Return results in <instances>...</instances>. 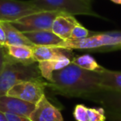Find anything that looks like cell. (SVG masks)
I'll use <instances>...</instances> for the list:
<instances>
[{"label": "cell", "mask_w": 121, "mask_h": 121, "mask_svg": "<svg viewBox=\"0 0 121 121\" xmlns=\"http://www.w3.org/2000/svg\"><path fill=\"white\" fill-rule=\"evenodd\" d=\"M95 33V32H91L87 28L84 27L83 25H81L80 22H78L76 26L74 27V28L71 31V38L70 40H80V39H84L88 37H91Z\"/></svg>", "instance_id": "20"}, {"label": "cell", "mask_w": 121, "mask_h": 121, "mask_svg": "<svg viewBox=\"0 0 121 121\" xmlns=\"http://www.w3.org/2000/svg\"><path fill=\"white\" fill-rule=\"evenodd\" d=\"M110 1L116 4H121V0H110Z\"/></svg>", "instance_id": "26"}, {"label": "cell", "mask_w": 121, "mask_h": 121, "mask_svg": "<svg viewBox=\"0 0 121 121\" xmlns=\"http://www.w3.org/2000/svg\"><path fill=\"white\" fill-rule=\"evenodd\" d=\"M9 121H31V119L28 117L25 116H20L16 115V114H5Z\"/></svg>", "instance_id": "22"}, {"label": "cell", "mask_w": 121, "mask_h": 121, "mask_svg": "<svg viewBox=\"0 0 121 121\" xmlns=\"http://www.w3.org/2000/svg\"><path fill=\"white\" fill-rule=\"evenodd\" d=\"M43 79L38 67V62L27 63L13 60L9 56L0 73V96L5 95L9 89L19 82Z\"/></svg>", "instance_id": "3"}, {"label": "cell", "mask_w": 121, "mask_h": 121, "mask_svg": "<svg viewBox=\"0 0 121 121\" xmlns=\"http://www.w3.org/2000/svg\"><path fill=\"white\" fill-rule=\"evenodd\" d=\"M0 47H4V46H2V45H1V44H0Z\"/></svg>", "instance_id": "27"}, {"label": "cell", "mask_w": 121, "mask_h": 121, "mask_svg": "<svg viewBox=\"0 0 121 121\" xmlns=\"http://www.w3.org/2000/svg\"><path fill=\"white\" fill-rule=\"evenodd\" d=\"M41 12L30 0H0V21L12 22L25 16Z\"/></svg>", "instance_id": "7"}, {"label": "cell", "mask_w": 121, "mask_h": 121, "mask_svg": "<svg viewBox=\"0 0 121 121\" xmlns=\"http://www.w3.org/2000/svg\"><path fill=\"white\" fill-rule=\"evenodd\" d=\"M40 11H56L71 15H85L101 17L83 0H30Z\"/></svg>", "instance_id": "4"}, {"label": "cell", "mask_w": 121, "mask_h": 121, "mask_svg": "<svg viewBox=\"0 0 121 121\" xmlns=\"http://www.w3.org/2000/svg\"><path fill=\"white\" fill-rule=\"evenodd\" d=\"M29 119L31 121H64L60 109L48 100L46 95L36 104Z\"/></svg>", "instance_id": "9"}, {"label": "cell", "mask_w": 121, "mask_h": 121, "mask_svg": "<svg viewBox=\"0 0 121 121\" xmlns=\"http://www.w3.org/2000/svg\"><path fill=\"white\" fill-rule=\"evenodd\" d=\"M33 55L37 62L54 60L63 56H68L72 59L75 56L72 50L60 48L57 46H34Z\"/></svg>", "instance_id": "11"}, {"label": "cell", "mask_w": 121, "mask_h": 121, "mask_svg": "<svg viewBox=\"0 0 121 121\" xmlns=\"http://www.w3.org/2000/svg\"><path fill=\"white\" fill-rule=\"evenodd\" d=\"M47 84L45 79L24 81L13 86L6 95L36 104L45 95Z\"/></svg>", "instance_id": "6"}, {"label": "cell", "mask_w": 121, "mask_h": 121, "mask_svg": "<svg viewBox=\"0 0 121 121\" xmlns=\"http://www.w3.org/2000/svg\"><path fill=\"white\" fill-rule=\"evenodd\" d=\"M36 104H34L7 95L0 96V111L4 114H16L29 118Z\"/></svg>", "instance_id": "10"}, {"label": "cell", "mask_w": 121, "mask_h": 121, "mask_svg": "<svg viewBox=\"0 0 121 121\" xmlns=\"http://www.w3.org/2000/svg\"><path fill=\"white\" fill-rule=\"evenodd\" d=\"M6 43V37H5V32L3 27L2 22L0 21V44L2 46H5Z\"/></svg>", "instance_id": "23"}, {"label": "cell", "mask_w": 121, "mask_h": 121, "mask_svg": "<svg viewBox=\"0 0 121 121\" xmlns=\"http://www.w3.org/2000/svg\"><path fill=\"white\" fill-rule=\"evenodd\" d=\"M101 104L107 118L112 121H121V93L103 90L87 98Z\"/></svg>", "instance_id": "8"}, {"label": "cell", "mask_w": 121, "mask_h": 121, "mask_svg": "<svg viewBox=\"0 0 121 121\" xmlns=\"http://www.w3.org/2000/svg\"><path fill=\"white\" fill-rule=\"evenodd\" d=\"M47 82V87L54 92L68 97L87 99L104 90L100 85L99 72L82 69L71 62L53 72L52 80Z\"/></svg>", "instance_id": "1"}, {"label": "cell", "mask_w": 121, "mask_h": 121, "mask_svg": "<svg viewBox=\"0 0 121 121\" xmlns=\"http://www.w3.org/2000/svg\"><path fill=\"white\" fill-rule=\"evenodd\" d=\"M73 117L76 121H105L107 119L103 107L90 108L81 104L75 106Z\"/></svg>", "instance_id": "13"}, {"label": "cell", "mask_w": 121, "mask_h": 121, "mask_svg": "<svg viewBox=\"0 0 121 121\" xmlns=\"http://www.w3.org/2000/svg\"><path fill=\"white\" fill-rule=\"evenodd\" d=\"M101 87L105 91L121 93V71L104 68L99 72Z\"/></svg>", "instance_id": "18"}, {"label": "cell", "mask_w": 121, "mask_h": 121, "mask_svg": "<svg viewBox=\"0 0 121 121\" xmlns=\"http://www.w3.org/2000/svg\"><path fill=\"white\" fill-rule=\"evenodd\" d=\"M58 47L89 52H110L121 49V31L95 32L92 36L80 40L63 41Z\"/></svg>", "instance_id": "2"}, {"label": "cell", "mask_w": 121, "mask_h": 121, "mask_svg": "<svg viewBox=\"0 0 121 121\" xmlns=\"http://www.w3.org/2000/svg\"><path fill=\"white\" fill-rule=\"evenodd\" d=\"M0 121H9L6 117V114L1 111H0Z\"/></svg>", "instance_id": "24"}, {"label": "cell", "mask_w": 121, "mask_h": 121, "mask_svg": "<svg viewBox=\"0 0 121 121\" xmlns=\"http://www.w3.org/2000/svg\"><path fill=\"white\" fill-rule=\"evenodd\" d=\"M34 46H56L63 40L51 30L22 32Z\"/></svg>", "instance_id": "14"}, {"label": "cell", "mask_w": 121, "mask_h": 121, "mask_svg": "<svg viewBox=\"0 0 121 121\" xmlns=\"http://www.w3.org/2000/svg\"><path fill=\"white\" fill-rule=\"evenodd\" d=\"M71 60L72 59L68 56H63L54 60L39 61L38 67L42 78L47 81H50L52 80L53 72L62 69L69 65L71 62Z\"/></svg>", "instance_id": "15"}, {"label": "cell", "mask_w": 121, "mask_h": 121, "mask_svg": "<svg viewBox=\"0 0 121 121\" xmlns=\"http://www.w3.org/2000/svg\"><path fill=\"white\" fill-rule=\"evenodd\" d=\"M86 4H89V5H91L92 6V1L93 0H83Z\"/></svg>", "instance_id": "25"}, {"label": "cell", "mask_w": 121, "mask_h": 121, "mask_svg": "<svg viewBox=\"0 0 121 121\" xmlns=\"http://www.w3.org/2000/svg\"><path fill=\"white\" fill-rule=\"evenodd\" d=\"M8 60H9V56H8L5 47H0V73L4 69Z\"/></svg>", "instance_id": "21"}, {"label": "cell", "mask_w": 121, "mask_h": 121, "mask_svg": "<svg viewBox=\"0 0 121 121\" xmlns=\"http://www.w3.org/2000/svg\"><path fill=\"white\" fill-rule=\"evenodd\" d=\"M8 56L12 60L19 62L35 63L37 62L33 55V47L29 46H4Z\"/></svg>", "instance_id": "16"}, {"label": "cell", "mask_w": 121, "mask_h": 121, "mask_svg": "<svg viewBox=\"0 0 121 121\" xmlns=\"http://www.w3.org/2000/svg\"><path fill=\"white\" fill-rule=\"evenodd\" d=\"M60 13V12L56 11H41L25 16L10 23L22 32L43 30L52 31V23Z\"/></svg>", "instance_id": "5"}, {"label": "cell", "mask_w": 121, "mask_h": 121, "mask_svg": "<svg viewBox=\"0 0 121 121\" xmlns=\"http://www.w3.org/2000/svg\"><path fill=\"white\" fill-rule=\"evenodd\" d=\"M78 22L73 15L60 13L52 23V31L63 41H68L71 38V31Z\"/></svg>", "instance_id": "12"}, {"label": "cell", "mask_w": 121, "mask_h": 121, "mask_svg": "<svg viewBox=\"0 0 121 121\" xmlns=\"http://www.w3.org/2000/svg\"><path fill=\"white\" fill-rule=\"evenodd\" d=\"M71 63L76 65L82 69L90 71H95V72H100L104 69V67L99 65L95 59L89 54L74 56L71 60Z\"/></svg>", "instance_id": "19"}, {"label": "cell", "mask_w": 121, "mask_h": 121, "mask_svg": "<svg viewBox=\"0 0 121 121\" xmlns=\"http://www.w3.org/2000/svg\"><path fill=\"white\" fill-rule=\"evenodd\" d=\"M2 25L5 32V46H34L22 32L14 27L10 22H2Z\"/></svg>", "instance_id": "17"}]
</instances>
